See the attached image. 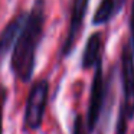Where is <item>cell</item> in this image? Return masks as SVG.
Masks as SVG:
<instances>
[{
    "instance_id": "cell-1",
    "label": "cell",
    "mask_w": 134,
    "mask_h": 134,
    "mask_svg": "<svg viewBox=\"0 0 134 134\" xmlns=\"http://www.w3.org/2000/svg\"><path fill=\"white\" fill-rule=\"evenodd\" d=\"M45 27V0H35L32 10L27 13L25 26L15 42L10 66L18 79L29 82L36 64V52L41 45Z\"/></svg>"
},
{
    "instance_id": "cell-4",
    "label": "cell",
    "mask_w": 134,
    "mask_h": 134,
    "mask_svg": "<svg viewBox=\"0 0 134 134\" xmlns=\"http://www.w3.org/2000/svg\"><path fill=\"white\" fill-rule=\"evenodd\" d=\"M104 97H105V85H104V76H102V65L101 62L95 65V74L92 78L91 85V94H90V104L87 111V127L88 131L92 133L97 127V122L99 120L104 105Z\"/></svg>"
},
{
    "instance_id": "cell-10",
    "label": "cell",
    "mask_w": 134,
    "mask_h": 134,
    "mask_svg": "<svg viewBox=\"0 0 134 134\" xmlns=\"http://www.w3.org/2000/svg\"><path fill=\"white\" fill-rule=\"evenodd\" d=\"M72 134H90L87 127V121H84L82 115H76L75 121H74V131Z\"/></svg>"
},
{
    "instance_id": "cell-5",
    "label": "cell",
    "mask_w": 134,
    "mask_h": 134,
    "mask_svg": "<svg viewBox=\"0 0 134 134\" xmlns=\"http://www.w3.org/2000/svg\"><path fill=\"white\" fill-rule=\"evenodd\" d=\"M88 3H90V0H74L69 27H68L64 46H62V55L64 56L69 55V53L72 52L74 45H75V41H76V36H78L79 30H81V26H82V22H84V19H85Z\"/></svg>"
},
{
    "instance_id": "cell-8",
    "label": "cell",
    "mask_w": 134,
    "mask_h": 134,
    "mask_svg": "<svg viewBox=\"0 0 134 134\" xmlns=\"http://www.w3.org/2000/svg\"><path fill=\"white\" fill-rule=\"evenodd\" d=\"M125 0H101L98 9L95 10L92 23L94 25H105L114 19V16L122 9Z\"/></svg>"
},
{
    "instance_id": "cell-7",
    "label": "cell",
    "mask_w": 134,
    "mask_h": 134,
    "mask_svg": "<svg viewBox=\"0 0 134 134\" xmlns=\"http://www.w3.org/2000/svg\"><path fill=\"white\" fill-rule=\"evenodd\" d=\"M101 49H102V39L101 33H92L85 45L84 53H82V68H92L98 62H101Z\"/></svg>"
},
{
    "instance_id": "cell-11",
    "label": "cell",
    "mask_w": 134,
    "mask_h": 134,
    "mask_svg": "<svg viewBox=\"0 0 134 134\" xmlns=\"http://www.w3.org/2000/svg\"><path fill=\"white\" fill-rule=\"evenodd\" d=\"M7 99V91L3 85H0V134H3V110Z\"/></svg>"
},
{
    "instance_id": "cell-3",
    "label": "cell",
    "mask_w": 134,
    "mask_h": 134,
    "mask_svg": "<svg viewBox=\"0 0 134 134\" xmlns=\"http://www.w3.org/2000/svg\"><path fill=\"white\" fill-rule=\"evenodd\" d=\"M121 79L124 98L121 108L125 111L128 118L134 117V52L130 42L122 46L121 52Z\"/></svg>"
},
{
    "instance_id": "cell-2",
    "label": "cell",
    "mask_w": 134,
    "mask_h": 134,
    "mask_svg": "<svg viewBox=\"0 0 134 134\" xmlns=\"http://www.w3.org/2000/svg\"><path fill=\"white\" fill-rule=\"evenodd\" d=\"M48 95H49V84L46 79H41L32 85L25 111V124L27 128L38 130L42 125L48 104Z\"/></svg>"
},
{
    "instance_id": "cell-6",
    "label": "cell",
    "mask_w": 134,
    "mask_h": 134,
    "mask_svg": "<svg viewBox=\"0 0 134 134\" xmlns=\"http://www.w3.org/2000/svg\"><path fill=\"white\" fill-rule=\"evenodd\" d=\"M26 19H27V13H20L6 25V27L0 35V58L6 55L7 51L15 45L22 27L26 23Z\"/></svg>"
},
{
    "instance_id": "cell-9",
    "label": "cell",
    "mask_w": 134,
    "mask_h": 134,
    "mask_svg": "<svg viewBox=\"0 0 134 134\" xmlns=\"http://www.w3.org/2000/svg\"><path fill=\"white\" fill-rule=\"evenodd\" d=\"M128 117L125 114V111L120 107V113H118V121H117V127H115V134H127V122H128Z\"/></svg>"
},
{
    "instance_id": "cell-12",
    "label": "cell",
    "mask_w": 134,
    "mask_h": 134,
    "mask_svg": "<svg viewBox=\"0 0 134 134\" xmlns=\"http://www.w3.org/2000/svg\"><path fill=\"white\" fill-rule=\"evenodd\" d=\"M130 45L134 52V2L131 7V18H130Z\"/></svg>"
}]
</instances>
